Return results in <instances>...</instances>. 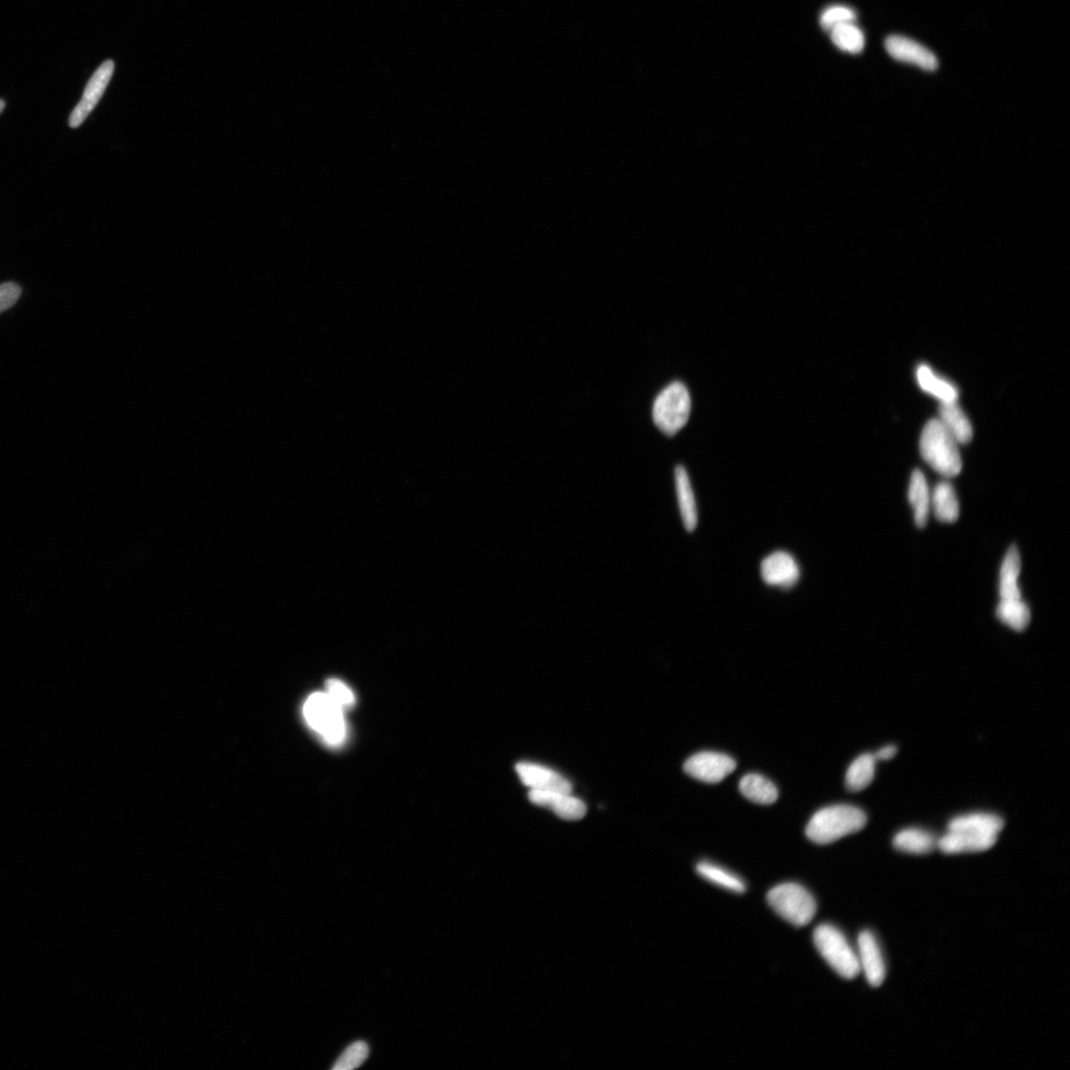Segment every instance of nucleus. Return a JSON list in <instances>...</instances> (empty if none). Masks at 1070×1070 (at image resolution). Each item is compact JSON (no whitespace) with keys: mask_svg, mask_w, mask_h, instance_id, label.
<instances>
[{"mask_svg":"<svg viewBox=\"0 0 1070 1070\" xmlns=\"http://www.w3.org/2000/svg\"><path fill=\"white\" fill-rule=\"evenodd\" d=\"M1021 573V557L1015 545L1011 546L1002 562L1000 570L999 595L1000 600L1021 599L1019 576Z\"/></svg>","mask_w":1070,"mask_h":1070,"instance_id":"obj_18","label":"nucleus"},{"mask_svg":"<svg viewBox=\"0 0 1070 1070\" xmlns=\"http://www.w3.org/2000/svg\"><path fill=\"white\" fill-rule=\"evenodd\" d=\"M737 762L727 754L703 752L688 758L684 772L702 782L717 784L734 772Z\"/></svg>","mask_w":1070,"mask_h":1070,"instance_id":"obj_7","label":"nucleus"},{"mask_svg":"<svg viewBox=\"0 0 1070 1070\" xmlns=\"http://www.w3.org/2000/svg\"><path fill=\"white\" fill-rule=\"evenodd\" d=\"M767 902L777 915L798 928L807 926L816 916L815 898L797 883L775 886L768 892Z\"/></svg>","mask_w":1070,"mask_h":1070,"instance_id":"obj_5","label":"nucleus"},{"mask_svg":"<svg viewBox=\"0 0 1070 1070\" xmlns=\"http://www.w3.org/2000/svg\"><path fill=\"white\" fill-rule=\"evenodd\" d=\"M875 756L871 753L857 757L845 775L846 788L852 792H860L873 782L875 773Z\"/></svg>","mask_w":1070,"mask_h":1070,"instance_id":"obj_25","label":"nucleus"},{"mask_svg":"<svg viewBox=\"0 0 1070 1070\" xmlns=\"http://www.w3.org/2000/svg\"><path fill=\"white\" fill-rule=\"evenodd\" d=\"M22 289L13 282L0 285V314L13 308L21 296Z\"/></svg>","mask_w":1070,"mask_h":1070,"instance_id":"obj_31","label":"nucleus"},{"mask_svg":"<svg viewBox=\"0 0 1070 1070\" xmlns=\"http://www.w3.org/2000/svg\"><path fill=\"white\" fill-rule=\"evenodd\" d=\"M696 871L708 883L733 892V893H744L746 890V885L740 876L717 864L708 862L700 863L696 867Z\"/></svg>","mask_w":1070,"mask_h":1070,"instance_id":"obj_24","label":"nucleus"},{"mask_svg":"<svg viewBox=\"0 0 1070 1070\" xmlns=\"http://www.w3.org/2000/svg\"><path fill=\"white\" fill-rule=\"evenodd\" d=\"M865 813L851 805H834L817 812L806 828L807 837L818 844H829L862 831Z\"/></svg>","mask_w":1070,"mask_h":1070,"instance_id":"obj_1","label":"nucleus"},{"mask_svg":"<svg viewBox=\"0 0 1070 1070\" xmlns=\"http://www.w3.org/2000/svg\"><path fill=\"white\" fill-rule=\"evenodd\" d=\"M529 799L532 804L548 808L566 821L581 820L586 815L585 802L571 793L560 792V791L530 790Z\"/></svg>","mask_w":1070,"mask_h":1070,"instance_id":"obj_9","label":"nucleus"},{"mask_svg":"<svg viewBox=\"0 0 1070 1070\" xmlns=\"http://www.w3.org/2000/svg\"><path fill=\"white\" fill-rule=\"evenodd\" d=\"M908 499L914 510V520L920 529L926 527L931 510V492L926 477L920 470L911 476Z\"/></svg>","mask_w":1070,"mask_h":1070,"instance_id":"obj_17","label":"nucleus"},{"mask_svg":"<svg viewBox=\"0 0 1070 1070\" xmlns=\"http://www.w3.org/2000/svg\"><path fill=\"white\" fill-rule=\"evenodd\" d=\"M327 693L343 710H348L355 704V696L351 689L337 679H330L327 682Z\"/></svg>","mask_w":1070,"mask_h":1070,"instance_id":"obj_30","label":"nucleus"},{"mask_svg":"<svg viewBox=\"0 0 1070 1070\" xmlns=\"http://www.w3.org/2000/svg\"><path fill=\"white\" fill-rule=\"evenodd\" d=\"M897 748L895 745H886L882 750H879L875 754L876 761H890L897 754Z\"/></svg>","mask_w":1070,"mask_h":1070,"instance_id":"obj_32","label":"nucleus"},{"mask_svg":"<svg viewBox=\"0 0 1070 1070\" xmlns=\"http://www.w3.org/2000/svg\"><path fill=\"white\" fill-rule=\"evenodd\" d=\"M893 845L897 851L912 854H928L938 847V839L927 831L910 828L895 835Z\"/></svg>","mask_w":1070,"mask_h":1070,"instance_id":"obj_22","label":"nucleus"},{"mask_svg":"<svg viewBox=\"0 0 1070 1070\" xmlns=\"http://www.w3.org/2000/svg\"><path fill=\"white\" fill-rule=\"evenodd\" d=\"M939 416L943 426L958 443L966 444L973 439L974 430L971 420L963 409L957 405V401L941 404Z\"/></svg>","mask_w":1070,"mask_h":1070,"instance_id":"obj_19","label":"nucleus"},{"mask_svg":"<svg viewBox=\"0 0 1070 1070\" xmlns=\"http://www.w3.org/2000/svg\"><path fill=\"white\" fill-rule=\"evenodd\" d=\"M857 945L858 962L867 983L873 987L882 986L886 976V967L874 934L868 931L862 932Z\"/></svg>","mask_w":1070,"mask_h":1070,"instance_id":"obj_12","label":"nucleus"},{"mask_svg":"<svg viewBox=\"0 0 1070 1070\" xmlns=\"http://www.w3.org/2000/svg\"><path fill=\"white\" fill-rule=\"evenodd\" d=\"M5 108V102L4 99H0V114L3 113Z\"/></svg>","mask_w":1070,"mask_h":1070,"instance_id":"obj_33","label":"nucleus"},{"mask_svg":"<svg viewBox=\"0 0 1070 1070\" xmlns=\"http://www.w3.org/2000/svg\"><path fill=\"white\" fill-rule=\"evenodd\" d=\"M116 65L113 60H107L99 66L91 80L88 81L80 103L73 110L69 118L72 128L80 127L84 121L103 97L106 89L115 72Z\"/></svg>","mask_w":1070,"mask_h":1070,"instance_id":"obj_8","label":"nucleus"},{"mask_svg":"<svg viewBox=\"0 0 1070 1070\" xmlns=\"http://www.w3.org/2000/svg\"><path fill=\"white\" fill-rule=\"evenodd\" d=\"M761 574L767 585L787 590L797 584L801 573L792 555L776 551L762 561Z\"/></svg>","mask_w":1070,"mask_h":1070,"instance_id":"obj_10","label":"nucleus"},{"mask_svg":"<svg viewBox=\"0 0 1070 1070\" xmlns=\"http://www.w3.org/2000/svg\"><path fill=\"white\" fill-rule=\"evenodd\" d=\"M740 790L745 798L756 804L772 805L778 799L776 786L761 774L751 773L743 776L740 782Z\"/></svg>","mask_w":1070,"mask_h":1070,"instance_id":"obj_23","label":"nucleus"},{"mask_svg":"<svg viewBox=\"0 0 1070 1070\" xmlns=\"http://www.w3.org/2000/svg\"><path fill=\"white\" fill-rule=\"evenodd\" d=\"M997 835L981 834L967 831H947L938 839V849L946 854L983 853L994 847Z\"/></svg>","mask_w":1070,"mask_h":1070,"instance_id":"obj_14","label":"nucleus"},{"mask_svg":"<svg viewBox=\"0 0 1070 1070\" xmlns=\"http://www.w3.org/2000/svg\"><path fill=\"white\" fill-rule=\"evenodd\" d=\"M830 32L833 43L842 51L858 54L864 49L863 32L854 22L834 27Z\"/></svg>","mask_w":1070,"mask_h":1070,"instance_id":"obj_27","label":"nucleus"},{"mask_svg":"<svg viewBox=\"0 0 1070 1070\" xmlns=\"http://www.w3.org/2000/svg\"><path fill=\"white\" fill-rule=\"evenodd\" d=\"M1004 828V821L994 813H975L953 819L949 831H967L981 834L997 835Z\"/></svg>","mask_w":1070,"mask_h":1070,"instance_id":"obj_21","label":"nucleus"},{"mask_svg":"<svg viewBox=\"0 0 1070 1070\" xmlns=\"http://www.w3.org/2000/svg\"><path fill=\"white\" fill-rule=\"evenodd\" d=\"M675 487L680 515L688 532H692L698 526V510L692 485L683 466H677L675 469Z\"/></svg>","mask_w":1070,"mask_h":1070,"instance_id":"obj_15","label":"nucleus"},{"mask_svg":"<svg viewBox=\"0 0 1070 1070\" xmlns=\"http://www.w3.org/2000/svg\"><path fill=\"white\" fill-rule=\"evenodd\" d=\"M368 1055H369V1046L363 1041L355 1042L344 1051L332 1069H355L365 1063Z\"/></svg>","mask_w":1070,"mask_h":1070,"instance_id":"obj_28","label":"nucleus"},{"mask_svg":"<svg viewBox=\"0 0 1070 1070\" xmlns=\"http://www.w3.org/2000/svg\"><path fill=\"white\" fill-rule=\"evenodd\" d=\"M999 621L1014 631H1023L1028 628L1031 621V611L1021 599L1000 600L996 610Z\"/></svg>","mask_w":1070,"mask_h":1070,"instance_id":"obj_26","label":"nucleus"},{"mask_svg":"<svg viewBox=\"0 0 1070 1070\" xmlns=\"http://www.w3.org/2000/svg\"><path fill=\"white\" fill-rule=\"evenodd\" d=\"M516 771L521 782L530 790L560 791L572 793V784L561 774L537 763L520 762Z\"/></svg>","mask_w":1070,"mask_h":1070,"instance_id":"obj_13","label":"nucleus"},{"mask_svg":"<svg viewBox=\"0 0 1070 1070\" xmlns=\"http://www.w3.org/2000/svg\"><path fill=\"white\" fill-rule=\"evenodd\" d=\"M885 48L892 58L915 65L926 71L938 69L935 55L920 43L904 36L892 35L885 41Z\"/></svg>","mask_w":1070,"mask_h":1070,"instance_id":"obj_11","label":"nucleus"},{"mask_svg":"<svg viewBox=\"0 0 1070 1070\" xmlns=\"http://www.w3.org/2000/svg\"><path fill=\"white\" fill-rule=\"evenodd\" d=\"M692 400L687 387L681 382H673L656 397L652 417L655 426L669 437L681 430L689 420Z\"/></svg>","mask_w":1070,"mask_h":1070,"instance_id":"obj_6","label":"nucleus"},{"mask_svg":"<svg viewBox=\"0 0 1070 1070\" xmlns=\"http://www.w3.org/2000/svg\"><path fill=\"white\" fill-rule=\"evenodd\" d=\"M856 20L855 11L843 5H833L826 10L821 15L820 24L824 30L831 31L845 24H852Z\"/></svg>","mask_w":1070,"mask_h":1070,"instance_id":"obj_29","label":"nucleus"},{"mask_svg":"<svg viewBox=\"0 0 1070 1070\" xmlns=\"http://www.w3.org/2000/svg\"><path fill=\"white\" fill-rule=\"evenodd\" d=\"M813 944L824 961L845 979L860 975L861 966L857 953L838 928L822 924L813 934Z\"/></svg>","mask_w":1070,"mask_h":1070,"instance_id":"obj_4","label":"nucleus"},{"mask_svg":"<svg viewBox=\"0 0 1070 1070\" xmlns=\"http://www.w3.org/2000/svg\"><path fill=\"white\" fill-rule=\"evenodd\" d=\"M304 717L311 730L328 744L341 745L348 738L344 710L327 692L311 694L304 705Z\"/></svg>","mask_w":1070,"mask_h":1070,"instance_id":"obj_3","label":"nucleus"},{"mask_svg":"<svg viewBox=\"0 0 1070 1070\" xmlns=\"http://www.w3.org/2000/svg\"><path fill=\"white\" fill-rule=\"evenodd\" d=\"M958 443L946 430L939 419L930 420L924 426L920 439V451L934 471L945 478L955 477L962 472L963 460Z\"/></svg>","mask_w":1070,"mask_h":1070,"instance_id":"obj_2","label":"nucleus"},{"mask_svg":"<svg viewBox=\"0 0 1070 1070\" xmlns=\"http://www.w3.org/2000/svg\"><path fill=\"white\" fill-rule=\"evenodd\" d=\"M917 382L924 393L941 401V404L955 403L958 399L957 388L949 380L934 373L929 365L922 364L916 371Z\"/></svg>","mask_w":1070,"mask_h":1070,"instance_id":"obj_16","label":"nucleus"},{"mask_svg":"<svg viewBox=\"0 0 1070 1070\" xmlns=\"http://www.w3.org/2000/svg\"><path fill=\"white\" fill-rule=\"evenodd\" d=\"M931 509L942 522L953 523L957 520L960 517V503L951 483L943 481L934 487L931 493Z\"/></svg>","mask_w":1070,"mask_h":1070,"instance_id":"obj_20","label":"nucleus"}]
</instances>
